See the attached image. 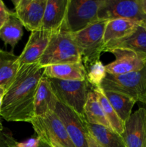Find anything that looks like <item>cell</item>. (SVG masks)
<instances>
[{"mask_svg": "<svg viewBox=\"0 0 146 147\" xmlns=\"http://www.w3.org/2000/svg\"><path fill=\"white\" fill-rule=\"evenodd\" d=\"M44 67L38 63L21 65L13 80L6 86L1 117L9 122L31 123L34 118V101Z\"/></svg>", "mask_w": 146, "mask_h": 147, "instance_id": "6da1fadb", "label": "cell"}, {"mask_svg": "<svg viewBox=\"0 0 146 147\" xmlns=\"http://www.w3.org/2000/svg\"><path fill=\"white\" fill-rule=\"evenodd\" d=\"M82 55L73 38L72 33L66 29L52 34L48 46L39 60L41 67L64 63H81Z\"/></svg>", "mask_w": 146, "mask_h": 147, "instance_id": "7a4b0ae2", "label": "cell"}, {"mask_svg": "<svg viewBox=\"0 0 146 147\" xmlns=\"http://www.w3.org/2000/svg\"><path fill=\"white\" fill-rule=\"evenodd\" d=\"M101 88L123 93L146 105V67L139 71L118 76L107 73Z\"/></svg>", "mask_w": 146, "mask_h": 147, "instance_id": "3957f363", "label": "cell"}, {"mask_svg": "<svg viewBox=\"0 0 146 147\" xmlns=\"http://www.w3.org/2000/svg\"><path fill=\"white\" fill-rule=\"evenodd\" d=\"M108 20H98L83 30L72 33L84 66L100 60L104 50V32Z\"/></svg>", "mask_w": 146, "mask_h": 147, "instance_id": "277c9868", "label": "cell"}, {"mask_svg": "<svg viewBox=\"0 0 146 147\" xmlns=\"http://www.w3.org/2000/svg\"><path fill=\"white\" fill-rule=\"evenodd\" d=\"M50 81L59 101L80 116L85 117L84 106L87 94L92 89L87 80L82 81H69L50 78Z\"/></svg>", "mask_w": 146, "mask_h": 147, "instance_id": "5b68a950", "label": "cell"}, {"mask_svg": "<svg viewBox=\"0 0 146 147\" xmlns=\"http://www.w3.org/2000/svg\"><path fill=\"white\" fill-rule=\"evenodd\" d=\"M102 0H68L64 28L72 33L83 30L98 21Z\"/></svg>", "mask_w": 146, "mask_h": 147, "instance_id": "8992f818", "label": "cell"}, {"mask_svg": "<svg viewBox=\"0 0 146 147\" xmlns=\"http://www.w3.org/2000/svg\"><path fill=\"white\" fill-rule=\"evenodd\" d=\"M99 20L124 19L139 24H146V16L140 0H102L98 11Z\"/></svg>", "mask_w": 146, "mask_h": 147, "instance_id": "52a82bcc", "label": "cell"}, {"mask_svg": "<svg viewBox=\"0 0 146 147\" xmlns=\"http://www.w3.org/2000/svg\"><path fill=\"white\" fill-rule=\"evenodd\" d=\"M54 113L63 123L75 147H88L87 135L89 131L86 118L78 115L60 101L57 103Z\"/></svg>", "mask_w": 146, "mask_h": 147, "instance_id": "ba28073f", "label": "cell"}, {"mask_svg": "<svg viewBox=\"0 0 146 147\" xmlns=\"http://www.w3.org/2000/svg\"><path fill=\"white\" fill-rule=\"evenodd\" d=\"M14 13L26 30L31 32L40 30L47 0L13 1Z\"/></svg>", "mask_w": 146, "mask_h": 147, "instance_id": "9c48e42d", "label": "cell"}, {"mask_svg": "<svg viewBox=\"0 0 146 147\" xmlns=\"http://www.w3.org/2000/svg\"><path fill=\"white\" fill-rule=\"evenodd\" d=\"M107 52L114 55L115 60L105 65L108 74L118 76L139 71L146 67V60L128 49L116 48Z\"/></svg>", "mask_w": 146, "mask_h": 147, "instance_id": "30bf717a", "label": "cell"}, {"mask_svg": "<svg viewBox=\"0 0 146 147\" xmlns=\"http://www.w3.org/2000/svg\"><path fill=\"white\" fill-rule=\"evenodd\" d=\"M121 136L125 147H146V109L140 108L130 115Z\"/></svg>", "mask_w": 146, "mask_h": 147, "instance_id": "8fae6325", "label": "cell"}, {"mask_svg": "<svg viewBox=\"0 0 146 147\" xmlns=\"http://www.w3.org/2000/svg\"><path fill=\"white\" fill-rule=\"evenodd\" d=\"M52 34L42 30L31 32L25 47L19 56L20 65L38 63L48 46Z\"/></svg>", "mask_w": 146, "mask_h": 147, "instance_id": "7c38bea8", "label": "cell"}, {"mask_svg": "<svg viewBox=\"0 0 146 147\" xmlns=\"http://www.w3.org/2000/svg\"><path fill=\"white\" fill-rule=\"evenodd\" d=\"M58 102V98L52 88L50 78L44 76L39 83L34 98V117L44 118L49 113L54 112Z\"/></svg>", "mask_w": 146, "mask_h": 147, "instance_id": "4fadbf2b", "label": "cell"}, {"mask_svg": "<svg viewBox=\"0 0 146 147\" xmlns=\"http://www.w3.org/2000/svg\"><path fill=\"white\" fill-rule=\"evenodd\" d=\"M67 4L68 0H47L40 30L53 33L64 28Z\"/></svg>", "mask_w": 146, "mask_h": 147, "instance_id": "5bb4252c", "label": "cell"}, {"mask_svg": "<svg viewBox=\"0 0 146 147\" xmlns=\"http://www.w3.org/2000/svg\"><path fill=\"white\" fill-rule=\"evenodd\" d=\"M116 48L128 49L146 60V24H139L134 32L123 38L105 44L103 52Z\"/></svg>", "mask_w": 146, "mask_h": 147, "instance_id": "9a60e30c", "label": "cell"}, {"mask_svg": "<svg viewBox=\"0 0 146 147\" xmlns=\"http://www.w3.org/2000/svg\"><path fill=\"white\" fill-rule=\"evenodd\" d=\"M44 76L69 81H82L86 80V70L82 62L54 65L44 67Z\"/></svg>", "mask_w": 146, "mask_h": 147, "instance_id": "2e32d148", "label": "cell"}, {"mask_svg": "<svg viewBox=\"0 0 146 147\" xmlns=\"http://www.w3.org/2000/svg\"><path fill=\"white\" fill-rule=\"evenodd\" d=\"M33 119L44 128L62 147H75L64 124L54 112L49 113L44 118L34 117Z\"/></svg>", "mask_w": 146, "mask_h": 147, "instance_id": "e0dca14e", "label": "cell"}, {"mask_svg": "<svg viewBox=\"0 0 146 147\" xmlns=\"http://www.w3.org/2000/svg\"><path fill=\"white\" fill-rule=\"evenodd\" d=\"M139 23L124 19L108 20L104 32V44L122 39L135 30Z\"/></svg>", "mask_w": 146, "mask_h": 147, "instance_id": "ac0fdd59", "label": "cell"}, {"mask_svg": "<svg viewBox=\"0 0 146 147\" xmlns=\"http://www.w3.org/2000/svg\"><path fill=\"white\" fill-rule=\"evenodd\" d=\"M87 126L90 134L103 147H125L121 135L110 128L91 124L88 122Z\"/></svg>", "mask_w": 146, "mask_h": 147, "instance_id": "d6986e66", "label": "cell"}, {"mask_svg": "<svg viewBox=\"0 0 146 147\" xmlns=\"http://www.w3.org/2000/svg\"><path fill=\"white\" fill-rule=\"evenodd\" d=\"M102 93L119 118L125 123L132 114V109L136 103L135 100L129 96L117 92L102 90Z\"/></svg>", "mask_w": 146, "mask_h": 147, "instance_id": "ffe728a7", "label": "cell"}, {"mask_svg": "<svg viewBox=\"0 0 146 147\" xmlns=\"http://www.w3.org/2000/svg\"><path fill=\"white\" fill-rule=\"evenodd\" d=\"M84 110V116L89 123L100 125L111 129L99 102L97 95L92 89H91L87 94Z\"/></svg>", "mask_w": 146, "mask_h": 147, "instance_id": "44dd1931", "label": "cell"}, {"mask_svg": "<svg viewBox=\"0 0 146 147\" xmlns=\"http://www.w3.org/2000/svg\"><path fill=\"white\" fill-rule=\"evenodd\" d=\"M23 25L16 16L14 11L10 15L5 24L0 29V39L4 45H9L13 53L14 47L23 36Z\"/></svg>", "mask_w": 146, "mask_h": 147, "instance_id": "7402d4cb", "label": "cell"}, {"mask_svg": "<svg viewBox=\"0 0 146 147\" xmlns=\"http://www.w3.org/2000/svg\"><path fill=\"white\" fill-rule=\"evenodd\" d=\"M19 56L0 49V86H6L13 80L19 68Z\"/></svg>", "mask_w": 146, "mask_h": 147, "instance_id": "603a6c76", "label": "cell"}, {"mask_svg": "<svg viewBox=\"0 0 146 147\" xmlns=\"http://www.w3.org/2000/svg\"><path fill=\"white\" fill-rule=\"evenodd\" d=\"M95 92L97 97L98 98L101 107L104 111L105 117L107 121L110 125V127L116 133L121 135L124 131V122L119 118L116 112L113 109V106L110 103L104 95L103 94L102 90L101 88H92Z\"/></svg>", "mask_w": 146, "mask_h": 147, "instance_id": "cb8c5ba5", "label": "cell"}, {"mask_svg": "<svg viewBox=\"0 0 146 147\" xmlns=\"http://www.w3.org/2000/svg\"><path fill=\"white\" fill-rule=\"evenodd\" d=\"M84 67L86 70V80L92 88H101L102 83L107 75L105 65L100 60L85 65Z\"/></svg>", "mask_w": 146, "mask_h": 147, "instance_id": "d4e9b609", "label": "cell"}, {"mask_svg": "<svg viewBox=\"0 0 146 147\" xmlns=\"http://www.w3.org/2000/svg\"><path fill=\"white\" fill-rule=\"evenodd\" d=\"M31 125H32V127L34 129V130L35 131L36 134H37V136L39 139H42L44 142H45L46 143L48 144L51 147H62L61 145L58 142L57 140L54 139L44 128L42 127L37 121H36L34 119H32L31 121Z\"/></svg>", "mask_w": 146, "mask_h": 147, "instance_id": "484cf974", "label": "cell"}, {"mask_svg": "<svg viewBox=\"0 0 146 147\" xmlns=\"http://www.w3.org/2000/svg\"><path fill=\"white\" fill-rule=\"evenodd\" d=\"M17 143L11 131L5 129L0 130V147H16Z\"/></svg>", "mask_w": 146, "mask_h": 147, "instance_id": "4316f807", "label": "cell"}, {"mask_svg": "<svg viewBox=\"0 0 146 147\" xmlns=\"http://www.w3.org/2000/svg\"><path fill=\"white\" fill-rule=\"evenodd\" d=\"M11 13L12 11L9 10L4 3L0 0V29L8 20Z\"/></svg>", "mask_w": 146, "mask_h": 147, "instance_id": "83f0119b", "label": "cell"}, {"mask_svg": "<svg viewBox=\"0 0 146 147\" xmlns=\"http://www.w3.org/2000/svg\"><path fill=\"white\" fill-rule=\"evenodd\" d=\"M87 140L88 147H103L95 140V139L90 134V132H88L87 135Z\"/></svg>", "mask_w": 146, "mask_h": 147, "instance_id": "f1b7e54d", "label": "cell"}, {"mask_svg": "<svg viewBox=\"0 0 146 147\" xmlns=\"http://www.w3.org/2000/svg\"><path fill=\"white\" fill-rule=\"evenodd\" d=\"M6 88L4 86H0V118L1 117V106H2L3 103V98H4V94H5Z\"/></svg>", "mask_w": 146, "mask_h": 147, "instance_id": "f546056e", "label": "cell"}, {"mask_svg": "<svg viewBox=\"0 0 146 147\" xmlns=\"http://www.w3.org/2000/svg\"><path fill=\"white\" fill-rule=\"evenodd\" d=\"M37 147H51V146H50L48 144L46 143L45 142H44V141L42 140V139H39V142Z\"/></svg>", "mask_w": 146, "mask_h": 147, "instance_id": "4dcf8cb0", "label": "cell"}, {"mask_svg": "<svg viewBox=\"0 0 146 147\" xmlns=\"http://www.w3.org/2000/svg\"><path fill=\"white\" fill-rule=\"evenodd\" d=\"M140 4H141L142 9H143L145 15L146 16V0H140Z\"/></svg>", "mask_w": 146, "mask_h": 147, "instance_id": "1f68e13d", "label": "cell"}, {"mask_svg": "<svg viewBox=\"0 0 146 147\" xmlns=\"http://www.w3.org/2000/svg\"><path fill=\"white\" fill-rule=\"evenodd\" d=\"M4 127H3L2 121H1V118H0V130H3Z\"/></svg>", "mask_w": 146, "mask_h": 147, "instance_id": "d6a6232c", "label": "cell"}]
</instances>
